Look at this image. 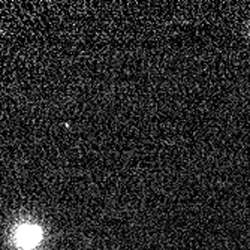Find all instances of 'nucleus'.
Instances as JSON below:
<instances>
[{
  "label": "nucleus",
  "instance_id": "obj_1",
  "mask_svg": "<svg viewBox=\"0 0 250 250\" xmlns=\"http://www.w3.org/2000/svg\"><path fill=\"white\" fill-rule=\"evenodd\" d=\"M42 240V231L35 225H20L14 231V243L21 250L35 249Z\"/></svg>",
  "mask_w": 250,
  "mask_h": 250
}]
</instances>
